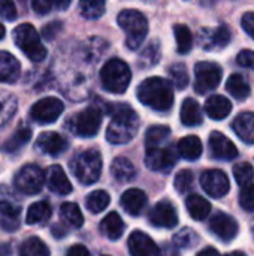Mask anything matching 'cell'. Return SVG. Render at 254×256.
Returning <instances> with one entry per match:
<instances>
[{"instance_id":"6da1fadb","label":"cell","mask_w":254,"mask_h":256,"mask_svg":"<svg viewBox=\"0 0 254 256\" xmlns=\"http://www.w3.org/2000/svg\"><path fill=\"white\" fill-rule=\"evenodd\" d=\"M111 106L109 112L112 118L106 129V140L115 146L127 144L138 134L139 116L127 104H114Z\"/></svg>"},{"instance_id":"7a4b0ae2","label":"cell","mask_w":254,"mask_h":256,"mask_svg":"<svg viewBox=\"0 0 254 256\" xmlns=\"http://www.w3.org/2000/svg\"><path fill=\"white\" fill-rule=\"evenodd\" d=\"M136 94L141 104L159 112H166L174 105L172 84L160 76H151L142 81L136 90Z\"/></svg>"},{"instance_id":"3957f363","label":"cell","mask_w":254,"mask_h":256,"mask_svg":"<svg viewBox=\"0 0 254 256\" xmlns=\"http://www.w3.org/2000/svg\"><path fill=\"white\" fill-rule=\"evenodd\" d=\"M118 26L126 33V45L129 50H138L147 38L148 21L136 9H124L117 16Z\"/></svg>"},{"instance_id":"277c9868","label":"cell","mask_w":254,"mask_h":256,"mask_svg":"<svg viewBox=\"0 0 254 256\" xmlns=\"http://www.w3.org/2000/svg\"><path fill=\"white\" fill-rule=\"evenodd\" d=\"M70 170L81 184H94L102 174V156L96 150L81 152L70 160Z\"/></svg>"},{"instance_id":"5b68a950","label":"cell","mask_w":254,"mask_h":256,"mask_svg":"<svg viewBox=\"0 0 254 256\" xmlns=\"http://www.w3.org/2000/svg\"><path fill=\"white\" fill-rule=\"evenodd\" d=\"M132 72L126 62L120 58L108 60L100 69V81L105 90L120 94L124 93L130 84Z\"/></svg>"},{"instance_id":"8992f818","label":"cell","mask_w":254,"mask_h":256,"mask_svg":"<svg viewBox=\"0 0 254 256\" xmlns=\"http://www.w3.org/2000/svg\"><path fill=\"white\" fill-rule=\"evenodd\" d=\"M13 42L15 45L34 63L37 62H42L45 57H46V48L42 45L40 42V38L36 32V28L28 24V22H24V24H19L15 27L13 33Z\"/></svg>"},{"instance_id":"52a82bcc","label":"cell","mask_w":254,"mask_h":256,"mask_svg":"<svg viewBox=\"0 0 254 256\" xmlns=\"http://www.w3.org/2000/svg\"><path fill=\"white\" fill-rule=\"evenodd\" d=\"M103 112L100 106H88L84 111L75 114L67 122V129L81 138H91L97 135L102 124Z\"/></svg>"},{"instance_id":"ba28073f","label":"cell","mask_w":254,"mask_h":256,"mask_svg":"<svg viewBox=\"0 0 254 256\" xmlns=\"http://www.w3.org/2000/svg\"><path fill=\"white\" fill-rule=\"evenodd\" d=\"M223 70L217 63L201 62L195 66V90L199 94L210 93L217 88L222 81Z\"/></svg>"},{"instance_id":"9c48e42d","label":"cell","mask_w":254,"mask_h":256,"mask_svg":"<svg viewBox=\"0 0 254 256\" xmlns=\"http://www.w3.org/2000/svg\"><path fill=\"white\" fill-rule=\"evenodd\" d=\"M43 183H45V174L34 164L24 165L13 177L15 188L25 195L39 194L43 188Z\"/></svg>"},{"instance_id":"30bf717a","label":"cell","mask_w":254,"mask_h":256,"mask_svg":"<svg viewBox=\"0 0 254 256\" xmlns=\"http://www.w3.org/2000/svg\"><path fill=\"white\" fill-rule=\"evenodd\" d=\"M63 110L64 105L58 98H43L31 106L30 117L39 124H49L58 120Z\"/></svg>"},{"instance_id":"8fae6325","label":"cell","mask_w":254,"mask_h":256,"mask_svg":"<svg viewBox=\"0 0 254 256\" xmlns=\"http://www.w3.org/2000/svg\"><path fill=\"white\" fill-rule=\"evenodd\" d=\"M201 186L211 198L226 196L231 190L228 176L220 170H208L201 176Z\"/></svg>"},{"instance_id":"7c38bea8","label":"cell","mask_w":254,"mask_h":256,"mask_svg":"<svg viewBox=\"0 0 254 256\" xmlns=\"http://www.w3.org/2000/svg\"><path fill=\"white\" fill-rule=\"evenodd\" d=\"M177 164V156L171 148H148L145 154V165L156 172H169Z\"/></svg>"},{"instance_id":"4fadbf2b","label":"cell","mask_w":254,"mask_h":256,"mask_svg":"<svg viewBox=\"0 0 254 256\" xmlns=\"http://www.w3.org/2000/svg\"><path fill=\"white\" fill-rule=\"evenodd\" d=\"M210 153L217 160H234L238 158L235 144L219 130H214L210 135Z\"/></svg>"},{"instance_id":"5bb4252c","label":"cell","mask_w":254,"mask_h":256,"mask_svg":"<svg viewBox=\"0 0 254 256\" xmlns=\"http://www.w3.org/2000/svg\"><path fill=\"white\" fill-rule=\"evenodd\" d=\"M210 230H211V232H213L216 237H219L222 242L229 243V242H232V240L238 236V230H240V228H238V222H237L232 216L219 212L216 216L211 218Z\"/></svg>"},{"instance_id":"9a60e30c","label":"cell","mask_w":254,"mask_h":256,"mask_svg":"<svg viewBox=\"0 0 254 256\" xmlns=\"http://www.w3.org/2000/svg\"><path fill=\"white\" fill-rule=\"evenodd\" d=\"M150 222L159 228H174L178 225V214L175 207L169 201L157 202L148 216Z\"/></svg>"},{"instance_id":"2e32d148","label":"cell","mask_w":254,"mask_h":256,"mask_svg":"<svg viewBox=\"0 0 254 256\" xmlns=\"http://www.w3.org/2000/svg\"><path fill=\"white\" fill-rule=\"evenodd\" d=\"M129 250L130 256H162L160 249L142 231H133L129 237Z\"/></svg>"},{"instance_id":"e0dca14e","label":"cell","mask_w":254,"mask_h":256,"mask_svg":"<svg viewBox=\"0 0 254 256\" xmlns=\"http://www.w3.org/2000/svg\"><path fill=\"white\" fill-rule=\"evenodd\" d=\"M36 147L49 156H58L67 148V141L57 132H43L36 140Z\"/></svg>"},{"instance_id":"ac0fdd59","label":"cell","mask_w":254,"mask_h":256,"mask_svg":"<svg viewBox=\"0 0 254 256\" xmlns=\"http://www.w3.org/2000/svg\"><path fill=\"white\" fill-rule=\"evenodd\" d=\"M46 184L51 192L57 195H69L72 192V183L69 182L66 172L60 165H52L46 174Z\"/></svg>"},{"instance_id":"d6986e66","label":"cell","mask_w":254,"mask_h":256,"mask_svg":"<svg viewBox=\"0 0 254 256\" xmlns=\"http://www.w3.org/2000/svg\"><path fill=\"white\" fill-rule=\"evenodd\" d=\"M120 204L126 213L130 216H138L147 206V195L141 189H129L121 195Z\"/></svg>"},{"instance_id":"ffe728a7","label":"cell","mask_w":254,"mask_h":256,"mask_svg":"<svg viewBox=\"0 0 254 256\" xmlns=\"http://www.w3.org/2000/svg\"><path fill=\"white\" fill-rule=\"evenodd\" d=\"M21 207L10 201H0V225L6 232H13L19 226Z\"/></svg>"},{"instance_id":"44dd1931","label":"cell","mask_w":254,"mask_h":256,"mask_svg":"<svg viewBox=\"0 0 254 256\" xmlns=\"http://www.w3.org/2000/svg\"><path fill=\"white\" fill-rule=\"evenodd\" d=\"M21 64L7 51H0V82H15L19 78Z\"/></svg>"},{"instance_id":"7402d4cb","label":"cell","mask_w":254,"mask_h":256,"mask_svg":"<svg viewBox=\"0 0 254 256\" xmlns=\"http://www.w3.org/2000/svg\"><path fill=\"white\" fill-rule=\"evenodd\" d=\"M232 111V104L228 98L222 94H213L205 102V112L213 120H223Z\"/></svg>"},{"instance_id":"603a6c76","label":"cell","mask_w":254,"mask_h":256,"mask_svg":"<svg viewBox=\"0 0 254 256\" xmlns=\"http://www.w3.org/2000/svg\"><path fill=\"white\" fill-rule=\"evenodd\" d=\"M235 134L247 144H254V112H241L232 123Z\"/></svg>"},{"instance_id":"cb8c5ba5","label":"cell","mask_w":254,"mask_h":256,"mask_svg":"<svg viewBox=\"0 0 254 256\" xmlns=\"http://www.w3.org/2000/svg\"><path fill=\"white\" fill-rule=\"evenodd\" d=\"M180 118L184 126H189V128L199 126L202 123V111H201L199 104L192 98L184 99L181 105V111H180Z\"/></svg>"},{"instance_id":"d4e9b609","label":"cell","mask_w":254,"mask_h":256,"mask_svg":"<svg viewBox=\"0 0 254 256\" xmlns=\"http://www.w3.org/2000/svg\"><path fill=\"white\" fill-rule=\"evenodd\" d=\"M111 174L118 183H129L136 177V168L127 158H115L111 165Z\"/></svg>"},{"instance_id":"484cf974","label":"cell","mask_w":254,"mask_h":256,"mask_svg":"<svg viewBox=\"0 0 254 256\" xmlns=\"http://www.w3.org/2000/svg\"><path fill=\"white\" fill-rule=\"evenodd\" d=\"M100 231L105 237H108L109 240L115 242L118 240L123 232H124V222L123 219L118 216V213L111 212L109 214H106L103 218V220L100 222Z\"/></svg>"},{"instance_id":"4316f807","label":"cell","mask_w":254,"mask_h":256,"mask_svg":"<svg viewBox=\"0 0 254 256\" xmlns=\"http://www.w3.org/2000/svg\"><path fill=\"white\" fill-rule=\"evenodd\" d=\"M202 152H204L202 141L195 135L184 136L178 142V153L186 160H198L201 158Z\"/></svg>"},{"instance_id":"83f0119b","label":"cell","mask_w":254,"mask_h":256,"mask_svg":"<svg viewBox=\"0 0 254 256\" xmlns=\"http://www.w3.org/2000/svg\"><path fill=\"white\" fill-rule=\"evenodd\" d=\"M186 208L193 220H205L211 213V204L199 195H190L186 200Z\"/></svg>"},{"instance_id":"f1b7e54d","label":"cell","mask_w":254,"mask_h":256,"mask_svg":"<svg viewBox=\"0 0 254 256\" xmlns=\"http://www.w3.org/2000/svg\"><path fill=\"white\" fill-rule=\"evenodd\" d=\"M226 90L237 99V100H246L250 96V84L241 74H232L228 78Z\"/></svg>"},{"instance_id":"f546056e","label":"cell","mask_w":254,"mask_h":256,"mask_svg":"<svg viewBox=\"0 0 254 256\" xmlns=\"http://www.w3.org/2000/svg\"><path fill=\"white\" fill-rule=\"evenodd\" d=\"M49 216H51V206L46 201H37L28 207L25 214V222L27 225H37L46 222Z\"/></svg>"},{"instance_id":"4dcf8cb0","label":"cell","mask_w":254,"mask_h":256,"mask_svg":"<svg viewBox=\"0 0 254 256\" xmlns=\"http://www.w3.org/2000/svg\"><path fill=\"white\" fill-rule=\"evenodd\" d=\"M169 136H171V129L168 126H163V124L151 126L147 130V135H145L147 150L148 148H159Z\"/></svg>"},{"instance_id":"1f68e13d","label":"cell","mask_w":254,"mask_h":256,"mask_svg":"<svg viewBox=\"0 0 254 256\" xmlns=\"http://www.w3.org/2000/svg\"><path fill=\"white\" fill-rule=\"evenodd\" d=\"M174 34L177 40V50L180 54L190 52L193 46V34L192 30L186 24H175L174 26Z\"/></svg>"},{"instance_id":"d6a6232c","label":"cell","mask_w":254,"mask_h":256,"mask_svg":"<svg viewBox=\"0 0 254 256\" xmlns=\"http://www.w3.org/2000/svg\"><path fill=\"white\" fill-rule=\"evenodd\" d=\"M16 111V98L6 90H0V128L6 124Z\"/></svg>"},{"instance_id":"836d02e7","label":"cell","mask_w":254,"mask_h":256,"mask_svg":"<svg viewBox=\"0 0 254 256\" xmlns=\"http://www.w3.org/2000/svg\"><path fill=\"white\" fill-rule=\"evenodd\" d=\"M31 138V130L28 128H19L3 146H1V150L6 152V153H15L18 152L19 148H22Z\"/></svg>"},{"instance_id":"e575fe53","label":"cell","mask_w":254,"mask_h":256,"mask_svg":"<svg viewBox=\"0 0 254 256\" xmlns=\"http://www.w3.org/2000/svg\"><path fill=\"white\" fill-rule=\"evenodd\" d=\"M232 39V32L226 24H220L216 30L210 32L208 36V42L205 44L207 50H211L214 46L217 48H225Z\"/></svg>"},{"instance_id":"d590c367","label":"cell","mask_w":254,"mask_h":256,"mask_svg":"<svg viewBox=\"0 0 254 256\" xmlns=\"http://www.w3.org/2000/svg\"><path fill=\"white\" fill-rule=\"evenodd\" d=\"M60 214L72 228H81L84 224V216L81 213V208L75 202H63L60 207Z\"/></svg>"},{"instance_id":"8d00e7d4","label":"cell","mask_w":254,"mask_h":256,"mask_svg":"<svg viewBox=\"0 0 254 256\" xmlns=\"http://www.w3.org/2000/svg\"><path fill=\"white\" fill-rule=\"evenodd\" d=\"M19 256H49V249L40 238L30 237L21 244Z\"/></svg>"},{"instance_id":"74e56055","label":"cell","mask_w":254,"mask_h":256,"mask_svg":"<svg viewBox=\"0 0 254 256\" xmlns=\"http://www.w3.org/2000/svg\"><path fill=\"white\" fill-rule=\"evenodd\" d=\"M109 202L111 196L105 190H94L85 200V206L91 213H102L109 206Z\"/></svg>"},{"instance_id":"f35d334b","label":"cell","mask_w":254,"mask_h":256,"mask_svg":"<svg viewBox=\"0 0 254 256\" xmlns=\"http://www.w3.org/2000/svg\"><path fill=\"white\" fill-rule=\"evenodd\" d=\"M81 15L87 20H97L105 14V2L102 0H85L79 2Z\"/></svg>"},{"instance_id":"ab89813d","label":"cell","mask_w":254,"mask_h":256,"mask_svg":"<svg viewBox=\"0 0 254 256\" xmlns=\"http://www.w3.org/2000/svg\"><path fill=\"white\" fill-rule=\"evenodd\" d=\"M160 60V45L159 42H150L139 56V66L141 68H151L157 64Z\"/></svg>"},{"instance_id":"60d3db41","label":"cell","mask_w":254,"mask_h":256,"mask_svg":"<svg viewBox=\"0 0 254 256\" xmlns=\"http://www.w3.org/2000/svg\"><path fill=\"white\" fill-rule=\"evenodd\" d=\"M169 76L172 80L171 84H174L178 90H184L189 86V72L186 64L175 63L169 68Z\"/></svg>"},{"instance_id":"b9f144b4","label":"cell","mask_w":254,"mask_h":256,"mask_svg":"<svg viewBox=\"0 0 254 256\" xmlns=\"http://www.w3.org/2000/svg\"><path fill=\"white\" fill-rule=\"evenodd\" d=\"M198 243H199V236L190 228H184L174 236V244L177 248H181V249L195 248Z\"/></svg>"},{"instance_id":"7bdbcfd3","label":"cell","mask_w":254,"mask_h":256,"mask_svg":"<svg viewBox=\"0 0 254 256\" xmlns=\"http://www.w3.org/2000/svg\"><path fill=\"white\" fill-rule=\"evenodd\" d=\"M234 177L237 180V183L241 186V188H246L249 184H252L254 178V170L253 166L247 162H241V164H237L234 166Z\"/></svg>"},{"instance_id":"ee69618b","label":"cell","mask_w":254,"mask_h":256,"mask_svg":"<svg viewBox=\"0 0 254 256\" xmlns=\"http://www.w3.org/2000/svg\"><path fill=\"white\" fill-rule=\"evenodd\" d=\"M70 2H54V0H33L31 8L36 14L39 15H46L51 9L58 8V9H66L69 8Z\"/></svg>"},{"instance_id":"f6af8a7d","label":"cell","mask_w":254,"mask_h":256,"mask_svg":"<svg viewBox=\"0 0 254 256\" xmlns=\"http://www.w3.org/2000/svg\"><path fill=\"white\" fill-rule=\"evenodd\" d=\"M193 186V172L189 170H181L174 180V188L177 189L178 194H186L192 189Z\"/></svg>"},{"instance_id":"bcb514c9","label":"cell","mask_w":254,"mask_h":256,"mask_svg":"<svg viewBox=\"0 0 254 256\" xmlns=\"http://www.w3.org/2000/svg\"><path fill=\"white\" fill-rule=\"evenodd\" d=\"M240 204L244 210L247 212H254V184H249L243 188L240 194Z\"/></svg>"},{"instance_id":"7dc6e473","label":"cell","mask_w":254,"mask_h":256,"mask_svg":"<svg viewBox=\"0 0 254 256\" xmlns=\"http://www.w3.org/2000/svg\"><path fill=\"white\" fill-rule=\"evenodd\" d=\"M63 28V22L61 21H52L46 26H43L42 28V36L46 39V40H52L55 39V36L61 32Z\"/></svg>"},{"instance_id":"c3c4849f","label":"cell","mask_w":254,"mask_h":256,"mask_svg":"<svg viewBox=\"0 0 254 256\" xmlns=\"http://www.w3.org/2000/svg\"><path fill=\"white\" fill-rule=\"evenodd\" d=\"M0 16L7 21H13L16 18L15 4L9 0H0Z\"/></svg>"},{"instance_id":"681fc988","label":"cell","mask_w":254,"mask_h":256,"mask_svg":"<svg viewBox=\"0 0 254 256\" xmlns=\"http://www.w3.org/2000/svg\"><path fill=\"white\" fill-rule=\"evenodd\" d=\"M237 62L240 66L243 68H249L254 70V51H250V50H244L238 54L237 57Z\"/></svg>"},{"instance_id":"f907efd6","label":"cell","mask_w":254,"mask_h":256,"mask_svg":"<svg viewBox=\"0 0 254 256\" xmlns=\"http://www.w3.org/2000/svg\"><path fill=\"white\" fill-rule=\"evenodd\" d=\"M241 24H243V28L246 30V33L250 34L254 39V12H247L243 16Z\"/></svg>"},{"instance_id":"816d5d0a","label":"cell","mask_w":254,"mask_h":256,"mask_svg":"<svg viewBox=\"0 0 254 256\" xmlns=\"http://www.w3.org/2000/svg\"><path fill=\"white\" fill-rule=\"evenodd\" d=\"M67 256H91L88 252V249L82 244H73L69 250H67Z\"/></svg>"},{"instance_id":"f5cc1de1","label":"cell","mask_w":254,"mask_h":256,"mask_svg":"<svg viewBox=\"0 0 254 256\" xmlns=\"http://www.w3.org/2000/svg\"><path fill=\"white\" fill-rule=\"evenodd\" d=\"M66 234H67V230H66L63 225H58V224H55V225L52 226V236H54V237L60 238V237H64Z\"/></svg>"},{"instance_id":"db71d44e","label":"cell","mask_w":254,"mask_h":256,"mask_svg":"<svg viewBox=\"0 0 254 256\" xmlns=\"http://www.w3.org/2000/svg\"><path fill=\"white\" fill-rule=\"evenodd\" d=\"M162 256H180V255H178V252H177V249H175V248L165 244L163 252H162Z\"/></svg>"},{"instance_id":"11a10c76","label":"cell","mask_w":254,"mask_h":256,"mask_svg":"<svg viewBox=\"0 0 254 256\" xmlns=\"http://www.w3.org/2000/svg\"><path fill=\"white\" fill-rule=\"evenodd\" d=\"M196 256H220V254L216 249H213V248H207L202 252H199Z\"/></svg>"},{"instance_id":"9f6ffc18","label":"cell","mask_w":254,"mask_h":256,"mask_svg":"<svg viewBox=\"0 0 254 256\" xmlns=\"http://www.w3.org/2000/svg\"><path fill=\"white\" fill-rule=\"evenodd\" d=\"M10 246L6 243H0V256H10Z\"/></svg>"},{"instance_id":"6f0895ef","label":"cell","mask_w":254,"mask_h":256,"mask_svg":"<svg viewBox=\"0 0 254 256\" xmlns=\"http://www.w3.org/2000/svg\"><path fill=\"white\" fill-rule=\"evenodd\" d=\"M4 33H6V30H4L3 24H0V39H3V38H4Z\"/></svg>"},{"instance_id":"680465c9","label":"cell","mask_w":254,"mask_h":256,"mask_svg":"<svg viewBox=\"0 0 254 256\" xmlns=\"http://www.w3.org/2000/svg\"><path fill=\"white\" fill-rule=\"evenodd\" d=\"M225 256H246L244 254H241V252H232V254H229V255H225Z\"/></svg>"},{"instance_id":"91938a15","label":"cell","mask_w":254,"mask_h":256,"mask_svg":"<svg viewBox=\"0 0 254 256\" xmlns=\"http://www.w3.org/2000/svg\"><path fill=\"white\" fill-rule=\"evenodd\" d=\"M103 256H108V255H103Z\"/></svg>"}]
</instances>
